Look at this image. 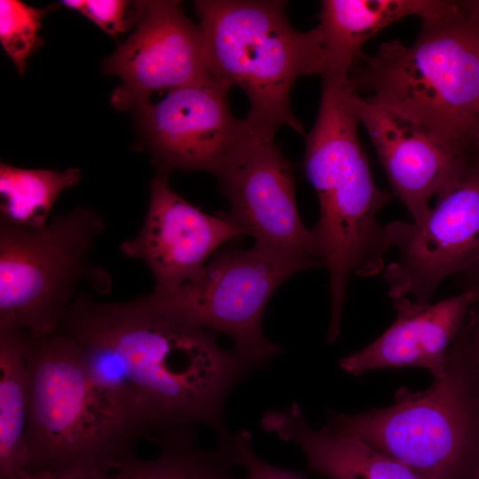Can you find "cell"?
I'll list each match as a JSON object with an SVG mask.
<instances>
[{
    "instance_id": "cell-7",
    "label": "cell",
    "mask_w": 479,
    "mask_h": 479,
    "mask_svg": "<svg viewBox=\"0 0 479 479\" xmlns=\"http://www.w3.org/2000/svg\"><path fill=\"white\" fill-rule=\"evenodd\" d=\"M105 230L101 215L86 208L41 229L0 219V327L35 337L56 333L76 284L97 274L88 256Z\"/></svg>"
},
{
    "instance_id": "cell-6",
    "label": "cell",
    "mask_w": 479,
    "mask_h": 479,
    "mask_svg": "<svg viewBox=\"0 0 479 479\" xmlns=\"http://www.w3.org/2000/svg\"><path fill=\"white\" fill-rule=\"evenodd\" d=\"M321 430L360 440L426 479H468L479 454V371L456 341L428 389L401 388L385 408L328 411Z\"/></svg>"
},
{
    "instance_id": "cell-11",
    "label": "cell",
    "mask_w": 479,
    "mask_h": 479,
    "mask_svg": "<svg viewBox=\"0 0 479 479\" xmlns=\"http://www.w3.org/2000/svg\"><path fill=\"white\" fill-rule=\"evenodd\" d=\"M138 6L136 30L104 65L122 81L111 97L120 110L139 111L153 93L216 78L201 27L185 16L181 2L145 1Z\"/></svg>"
},
{
    "instance_id": "cell-27",
    "label": "cell",
    "mask_w": 479,
    "mask_h": 479,
    "mask_svg": "<svg viewBox=\"0 0 479 479\" xmlns=\"http://www.w3.org/2000/svg\"><path fill=\"white\" fill-rule=\"evenodd\" d=\"M468 479H479V454L475 459Z\"/></svg>"
},
{
    "instance_id": "cell-14",
    "label": "cell",
    "mask_w": 479,
    "mask_h": 479,
    "mask_svg": "<svg viewBox=\"0 0 479 479\" xmlns=\"http://www.w3.org/2000/svg\"><path fill=\"white\" fill-rule=\"evenodd\" d=\"M353 109L365 128L394 193L412 222L421 220L437 197L458 179L471 159L462 156L401 113L350 92Z\"/></svg>"
},
{
    "instance_id": "cell-21",
    "label": "cell",
    "mask_w": 479,
    "mask_h": 479,
    "mask_svg": "<svg viewBox=\"0 0 479 479\" xmlns=\"http://www.w3.org/2000/svg\"><path fill=\"white\" fill-rule=\"evenodd\" d=\"M47 11L19 0L0 1V42L20 75L29 56L42 43L40 29Z\"/></svg>"
},
{
    "instance_id": "cell-20",
    "label": "cell",
    "mask_w": 479,
    "mask_h": 479,
    "mask_svg": "<svg viewBox=\"0 0 479 479\" xmlns=\"http://www.w3.org/2000/svg\"><path fill=\"white\" fill-rule=\"evenodd\" d=\"M80 179L81 170L75 168L58 172L21 169L2 162L0 219L22 227L43 228L58 197Z\"/></svg>"
},
{
    "instance_id": "cell-4",
    "label": "cell",
    "mask_w": 479,
    "mask_h": 479,
    "mask_svg": "<svg viewBox=\"0 0 479 479\" xmlns=\"http://www.w3.org/2000/svg\"><path fill=\"white\" fill-rule=\"evenodd\" d=\"M280 0H199L208 63L217 79L247 94L246 117L254 135L273 140L287 126L304 135L294 114L290 92L301 76L321 75L322 35L318 27L302 32L288 21Z\"/></svg>"
},
{
    "instance_id": "cell-1",
    "label": "cell",
    "mask_w": 479,
    "mask_h": 479,
    "mask_svg": "<svg viewBox=\"0 0 479 479\" xmlns=\"http://www.w3.org/2000/svg\"><path fill=\"white\" fill-rule=\"evenodd\" d=\"M59 333L79 347L85 369L114 413L136 438L157 444L203 425L229 440L224 410L232 390L258 364L224 349L216 334L151 308L76 297Z\"/></svg>"
},
{
    "instance_id": "cell-24",
    "label": "cell",
    "mask_w": 479,
    "mask_h": 479,
    "mask_svg": "<svg viewBox=\"0 0 479 479\" xmlns=\"http://www.w3.org/2000/svg\"><path fill=\"white\" fill-rule=\"evenodd\" d=\"M464 280V288L471 290L474 301L469 310L470 322L461 330L459 339L479 371V263L459 274Z\"/></svg>"
},
{
    "instance_id": "cell-12",
    "label": "cell",
    "mask_w": 479,
    "mask_h": 479,
    "mask_svg": "<svg viewBox=\"0 0 479 479\" xmlns=\"http://www.w3.org/2000/svg\"><path fill=\"white\" fill-rule=\"evenodd\" d=\"M216 178L229 214L254 244L323 267L312 232L299 215L293 167L273 140L255 137Z\"/></svg>"
},
{
    "instance_id": "cell-25",
    "label": "cell",
    "mask_w": 479,
    "mask_h": 479,
    "mask_svg": "<svg viewBox=\"0 0 479 479\" xmlns=\"http://www.w3.org/2000/svg\"><path fill=\"white\" fill-rule=\"evenodd\" d=\"M15 479H118V477L115 472L106 476L95 477L62 475L50 471L30 472L28 470H25L21 472Z\"/></svg>"
},
{
    "instance_id": "cell-13",
    "label": "cell",
    "mask_w": 479,
    "mask_h": 479,
    "mask_svg": "<svg viewBox=\"0 0 479 479\" xmlns=\"http://www.w3.org/2000/svg\"><path fill=\"white\" fill-rule=\"evenodd\" d=\"M247 235L229 213L209 215L194 207L158 174L138 234L122 243V253L144 262L153 273V294H161L196 278L221 246Z\"/></svg>"
},
{
    "instance_id": "cell-22",
    "label": "cell",
    "mask_w": 479,
    "mask_h": 479,
    "mask_svg": "<svg viewBox=\"0 0 479 479\" xmlns=\"http://www.w3.org/2000/svg\"><path fill=\"white\" fill-rule=\"evenodd\" d=\"M227 445L233 465L246 470V479H307L301 473L273 466L261 459L252 448V436L247 429L233 434Z\"/></svg>"
},
{
    "instance_id": "cell-16",
    "label": "cell",
    "mask_w": 479,
    "mask_h": 479,
    "mask_svg": "<svg viewBox=\"0 0 479 479\" xmlns=\"http://www.w3.org/2000/svg\"><path fill=\"white\" fill-rule=\"evenodd\" d=\"M453 2L435 0H324L317 26L323 40L322 83L349 82L354 63L364 59L365 43L404 17L422 20L449 10Z\"/></svg>"
},
{
    "instance_id": "cell-8",
    "label": "cell",
    "mask_w": 479,
    "mask_h": 479,
    "mask_svg": "<svg viewBox=\"0 0 479 479\" xmlns=\"http://www.w3.org/2000/svg\"><path fill=\"white\" fill-rule=\"evenodd\" d=\"M312 267L256 244L246 250L228 247L216 252L193 279L169 293L143 298L166 316L228 335L238 356L265 367L282 351L263 333L265 308L284 281Z\"/></svg>"
},
{
    "instance_id": "cell-2",
    "label": "cell",
    "mask_w": 479,
    "mask_h": 479,
    "mask_svg": "<svg viewBox=\"0 0 479 479\" xmlns=\"http://www.w3.org/2000/svg\"><path fill=\"white\" fill-rule=\"evenodd\" d=\"M349 85L401 113L455 153L479 156V1L422 20L410 46L382 43Z\"/></svg>"
},
{
    "instance_id": "cell-19",
    "label": "cell",
    "mask_w": 479,
    "mask_h": 479,
    "mask_svg": "<svg viewBox=\"0 0 479 479\" xmlns=\"http://www.w3.org/2000/svg\"><path fill=\"white\" fill-rule=\"evenodd\" d=\"M160 454L142 459L131 454L115 471L118 479H237L225 442L214 450L201 447L196 428L173 432L157 443Z\"/></svg>"
},
{
    "instance_id": "cell-17",
    "label": "cell",
    "mask_w": 479,
    "mask_h": 479,
    "mask_svg": "<svg viewBox=\"0 0 479 479\" xmlns=\"http://www.w3.org/2000/svg\"><path fill=\"white\" fill-rule=\"evenodd\" d=\"M261 426L299 446L310 467L326 479H426L360 440L314 429L296 403L266 411Z\"/></svg>"
},
{
    "instance_id": "cell-15",
    "label": "cell",
    "mask_w": 479,
    "mask_h": 479,
    "mask_svg": "<svg viewBox=\"0 0 479 479\" xmlns=\"http://www.w3.org/2000/svg\"><path fill=\"white\" fill-rule=\"evenodd\" d=\"M474 301L471 290L438 302H417L408 296L392 299L394 323L375 341L339 362L358 376L378 369L420 367L433 378L444 373L451 350Z\"/></svg>"
},
{
    "instance_id": "cell-10",
    "label": "cell",
    "mask_w": 479,
    "mask_h": 479,
    "mask_svg": "<svg viewBox=\"0 0 479 479\" xmlns=\"http://www.w3.org/2000/svg\"><path fill=\"white\" fill-rule=\"evenodd\" d=\"M232 86L219 79L182 86L139 110L158 174L201 170L217 177L256 137L228 103Z\"/></svg>"
},
{
    "instance_id": "cell-23",
    "label": "cell",
    "mask_w": 479,
    "mask_h": 479,
    "mask_svg": "<svg viewBox=\"0 0 479 479\" xmlns=\"http://www.w3.org/2000/svg\"><path fill=\"white\" fill-rule=\"evenodd\" d=\"M129 1L87 0L80 11L84 16L112 36L127 31L134 19L127 15Z\"/></svg>"
},
{
    "instance_id": "cell-5",
    "label": "cell",
    "mask_w": 479,
    "mask_h": 479,
    "mask_svg": "<svg viewBox=\"0 0 479 479\" xmlns=\"http://www.w3.org/2000/svg\"><path fill=\"white\" fill-rule=\"evenodd\" d=\"M25 349L27 470L95 477L114 473L133 454L137 439L90 377L77 344L59 332L25 334Z\"/></svg>"
},
{
    "instance_id": "cell-9",
    "label": "cell",
    "mask_w": 479,
    "mask_h": 479,
    "mask_svg": "<svg viewBox=\"0 0 479 479\" xmlns=\"http://www.w3.org/2000/svg\"><path fill=\"white\" fill-rule=\"evenodd\" d=\"M386 230L397 253L382 272L389 297L431 302L444 279L479 263V163L438 195L421 220L393 221Z\"/></svg>"
},
{
    "instance_id": "cell-3",
    "label": "cell",
    "mask_w": 479,
    "mask_h": 479,
    "mask_svg": "<svg viewBox=\"0 0 479 479\" xmlns=\"http://www.w3.org/2000/svg\"><path fill=\"white\" fill-rule=\"evenodd\" d=\"M349 83H322L317 120L305 137L303 169L319 203L313 228L328 272L330 323H342L351 275L370 278L385 268L390 251L386 224L378 219L391 195L375 183L357 134Z\"/></svg>"
},
{
    "instance_id": "cell-26",
    "label": "cell",
    "mask_w": 479,
    "mask_h": 479,
    "mask_svg": "<svg viewBox=\"0 0 479 479\" xmlns=\"http://www.w3.org/2000/svg\"><path fill=\"white\" fill-rule=\"evenodd\" d=\"M60 3L72 10L80 12L84 4V0H65Z\"/></svg>"
},
{
    "instance_id": "cell-18",
    "label": "cell",
    "mask_w": 479,
    "mask_h": 479,
    "mask_svg": "<svg viewBox=\"0 0 479 479\" xmlns=\"http://www.w3.org/2000/svg\"><path fill=\"white\" fill-rule=\"evenodd\" d=\"M28 402L25 333L0 327V479H15L27 470Z\"/></svg>"
}]
</instances>
